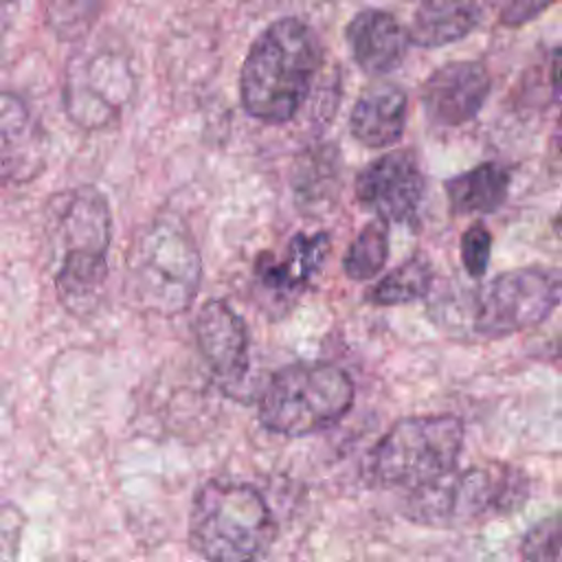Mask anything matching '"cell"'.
Returning <instances> with one entry per match:
<instances>
[{"instance_id":"cell-1","label":"cell","mask_w":562,"mask_h":562,"mask_svg":"<svg viewBox=\"0 0 562 562\" xmlns=\"http://www.w3.org/2000/svg\"><path fill=\"white\" fill-rule=\"evenodd\" d=\"M46 239L53 252V283L61 305L88 314L108 279L112 213L97 187L55 193L46 204Z\"/></svg>"},{"instance_id":"cell-2","label":"cell","mask_w":562,"mask_h":562,"mask_svg":"<svg viewBox=\"0 0 562 562\" xmlns=\"http://www.w3.org/2000/svg\"><path fill=\"white\" fill-rule=\"evenodd\" d=\"M323 64V46L310 24L281 18L252 42L239 75L244 110L263 123H285L305 103Z\"/></svg>"},{"instance_id":"cell-3","label":"cell","mask_w":562,"mask_h":562,"mask_svg":"<svg viewBox=\"0 0 562 562\" xmlns=\"http://www.w3.org/2000/svg\"><path fill=\"white\" fill-rule=\"evenodd\" d=\"M274 540L263 494L241 481L211 479L191 501L189 544L206 562H257Z\"/></svg>"},{"instance_id":"cell-4","label":"cell","mask_w":562,"mask_h":562,"mask_svg":"<svg viewBox=\"0 0 562 562\" xmlns=\"http://www.w3.org/2000/svg\"><path fill=\"white\" fill-rule=\"evenodd\" d=\"M465 428L457 415H411L397 419L371 448L362 474L371 487H422L454 470Z\"/></svg>"},{"instance_id":"cell-5","label":"cell","mask_w":562,"mask_h":562,"mask_svg":"<svg viewBox=\"0 0 562 562\" xmlns=\"http://www.w3.org/2000/svg\"><path fill=\"white\" fill-rule=\"evenodd\" d=\"M200 281V250L178 220H156L134 239L127 257V290L138 307L158 316L182 314L191 307Z\"/></svg>"},{"instance_id":"cell-6","label":"cell","mask_w":562,"mask_h":562,"mask_svg":"<svg viewBox=\"0 0 562 562\" xmlns=\"http://www.w3.org/2000/svg\"><path fill=\"white\" fill-rule=\"evenodd\" d=\"M529 498V476L509 463H479L408 492L406 516L422 525H459L518 512Z\"/></svg>"},{"instance_id":"cell-7","label":"cell","mask_w":562,"mask_h":562,"mask_svg":"<svg viewBox=\"0 0 562 562\" xmlns=\"http://www.w3.org/2000/svg\"><path fill=\"white\" fill-rule=\"evenodd\" d=\"M353 380L334 362L281 367L259 400V424L283 437H305L338 424L353 406Z\"/></svg>"},{"instance_id":"cell-8","label":"cell","mask_w":562,"mask_h":562,"mask_svg":"<svg viewBox=\"0 0 562 562\" xmlns=\"http://www.w3.org/2000/svg\"><path fill=\"white\" fill-rule=\"evenodd\" d=\"M560 272L553 268H516L496 274L474 292L472 331L498 340L544 323L560 303Z\"/></svg>"},{"instance_id":"cell-9","label":"cell","mask_w":562,"mask_h":562,"mask_svg":"<svg viewBox=\"0 0 562 562\" xmlns=\"http://www.w3.org/2000/svg\"><path fill=\"white\" fill-rule=\"evenodd\" d=\"M136 92V72L130 57L112 46L77 50L64 72V110L83 130L112 125Z\"/></svg>"},{"instance_id":"cell-10","label":"cell","mask_w":562,"mask_h":562,"mask_svg":"<svg viewBox=\"0 0 562 562\" xmlns=\"http://www.w3.org/2000/svg\"><path fill=\"white\" fill-rule=\"evenodd\" d=\"M426 180L413 151H391L369 162L356 178V198L375 220L413 224L417 220Z\"/></svg>"},{"instance_id":"cell-11","label":"cell","mask_w":562,"mask_h":562,"mask_svg":"<svg viewBox=\"0 0 562 562\" xmlns=\"http://www.w3.org/2000/svg\"><path fill=\"white\" fill-rule=\"evenodd\" d=\"M46 154L48 138L31 105L0 90V187L35 180L46 167Z\"/></svg>"},{"instance_id":"cell-12","label":"cell","mask_w":562,"mask_h":562,"mask_svg":"<svg viewBox=\"0 0 562 562\" xmlns=\"http://www.w3.org/2000/svg\"><path fill=\"white\" fill-rule=\"evenodd\" d=\"M195 345L224 386H235L248 373V327L244 318L222 299L206 301L193 321Z\"/></svg>"},{"instance_id":"cell-13","label":"cell","mask_w":562,"mask_h":562,"mask_svg":"<svg viewBox=\"0 0 562 562\" xmlns=\"http://www.w3.org/2000/svg\"><path fill=\"white\" fill-rule=\"evenodd\" d=\"M492 81L479 61H450L437 68L422 88L426 119L439 127H457L472 121L487 94Z\"/></svg>"},{"instance_id":"cell-14","label":"cell","mask_w":562,"mask_h":562,"mask_svg":"<svg viewBox=\"0 0 562 562\" xmlns=\"http://www.w3.org/2000/svg\"><path fill=\"white\" fill-rule=\"evenodd\" d=\"M329 250L331 239L327 233H299L290 239L281 259L272 257L270 252L259 255L255 263V281L259 290L272 296L277 303L294 301L323 270Z\"/></svg>"},{"instance_id":"cell-15","label":"cell","mask_w":562,"mask_h":562,"mask_svg":"<svg viewBox=\"0 0 562 562\" xmlns=\"http://www.w3.org/2000/svg\"><path fill=\"white\" fill-rule=\"evenodd\" d=\"M347 44L353 61L369 75L395 70L408 48V33L393 13L364 9L347 24Z\"/></svg>"},{"instance_id":"cell-16","label":"cell","mask_w":562,"mask_h":562,"mask_svg":"<svg viewBox=\"0 0 562 562\" xmlns=\"http://www.w3.org/2000/svg\"><path fill=\"white\" fill-rule=\"evenodd\" d=\"M494 0H419L406 31L408 42L437 48L463 40L483 22Z\"/></svg>"},{"instance_id":"cell-17","label":"cell","mask_w":562,"mask_h":562,"mask_svg":"<svg viewBox=\"0 0 562 562\" xmlns=\"http://www.w3.org/2000/svg\"><path fill=\"white\" fill-rule=\"evenodd\" d=\"M406 94L393 83H378L360 94L349 116V132L364 147L393 145L406 127Z\"/></svg>"},{"instance_id":"cell-18","label":"cell","mask_w":562,"mask_h":562,"mask_svg":"<svg viewBox=\"0 0 562 562\" xmlns=\"http://www.w3.org/2000/svg\"><path fill=\"white\" fill-rule=\"evenodd\" d=\"M292 195L305 215L327 213L340 193V154L336 145L323 143L296 156L292 167Z\"/></svg>"},{"instance_id":"cell-19","label":"cell","mask_w":562,"mask_h":562,"mask_svg":"<svg viewBox=\"0 0 562 562\" xmlns=\"http://www.w3.org/2000/svg\"><path fill=\"white\" fill-rule=\"evenodd\" d=\"M512 184L509 171L498 162L476 165L446 182L450 211L457 215L494 213L507 200Z\"/></svg>"},{"instance_id":"cell-20","label":"cell","mask_w":562,"mask_h":562,"mask_svg":"<svg viewBox=\"0 0 562 562\" xmlns=\"http://www.w3.org/2000/svg\"><path fill=\"white\" fill-rule=\"evenodd\" d=\"M432 263L426 255L417 252L386 272L369 292L367 301L371 305L391 307V305H406L419 301L430 292L432 285Z\"/></svg>"},{"instance_id":"cell-21","label":"cell","mask_w":562,"mask_h":562,"mask_svg":"<svg viewBox=\"0 0 562 562\" xmlns=\"http://www.w3.org/2000/svg\"><path fill=\"white\" fill-rule=\"evenodd\" d=\"M389 257V226L382 220L369 222L349 244L342 257V270L353 281L375 277Z\"/></svg>"},{"instance_id":"cell-22","label":"cell","mask_w":562,"mask_h":562,"mask_svg":"<svg viewBox=\"0 0 562 562\" xmlns=\"http://www.w3.org/2000/svg\"><path fill=\"white\" fill-rule=\"evenodd\" d=\"M108 0H48L46 22L61 40L83 37L101 15Z\"/></svg>"},{"instance_id":"cell-23","label":"cell","mask_w":562,"mask_h":562,"mask_svg":"<svg viewBox=\"0 0 562 562\" xmlns=\"http://www.w3.org/2000/svg\"><path fill=\"white\" fill-rule=\"evenodd\" d=\"M520 553L529 562H560V520L542 518L520 540Z\"/></svg>"},{"instance_id":"cell-24","label":"cell","mask_w":562,"mask_h":562,"mask_svg":"<svg viewBox=\"0 0 562 562\" xmlns=\"http://www.w3.org/2000/svg\"><path fill=\"white\" fill-rule=\"evenodd\" d=\"M492 255V235L485 224L474 222L461 235V263L472 279H481L487 272Z\"/></svg>"},{"instance_id":"cell-25","label":"cell","mask_w":562,"mask_h":562,"mask_svg":"<svg viewBox=\"0 0 562 562\" xmlns=\"http://www.w3.org/2000/svg\"><path fill=\"white\" fill-rule=\"evenodd\" d=\"M555 0H507L501 9V22L505 26H522L547 11Z\"/></svg>"},{"instance_id":"cell-26","label":"cell","mask_w":562,"mask_h":562,"mask_svg":"<svg viewBox=\"0 0 562 562\" xmlns=\"http://www.w3.org/2000/svg\"><path fill=\"white\" fill-rule=\"evenodd\" d=\"M11 2H15V0H0V7H7V4H11Z\"/></svg>"}]
</instances>
